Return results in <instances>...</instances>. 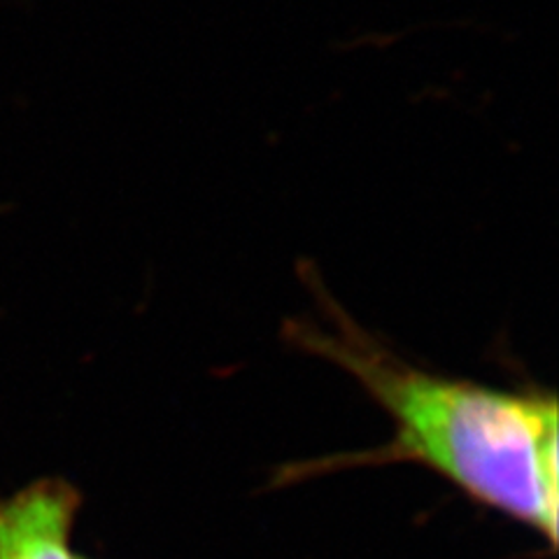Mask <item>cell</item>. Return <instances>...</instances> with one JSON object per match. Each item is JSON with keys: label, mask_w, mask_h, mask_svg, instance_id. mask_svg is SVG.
I'll use <instances>...</instances> for the list:
<instances>
[{"label": "cell", "mask_w": 559, "mask_h": 559, "mask_svg": "<svg viewBox=\"0 0 559 559\" xmlns=\"http://www.w3.org/2000/svg\"><path fill=\"white\" fill-rule=\"evenodd\" d=\"M331 326L296 324L292 338L361 382L394 419L390 445L349 462H419L557 544V399L503 392L406 364L329 304Z\"/></svg>", "instance_id": "cell-1"}, {"label": "cell", "mask_w": 559, "mask_h": 559, "mask_svg": "<svg viewBox=\"0 0 559 559\" xmlns=\"http://www.w3.org/2000/svg\"><path fill=\"white\" fill-rule=\"evenodd\" d=\"M80 501L78 489L59 478L0 499V559H82L70 548Z\"/></svg>", "instance_id": "cell-2"}]
</instances>
